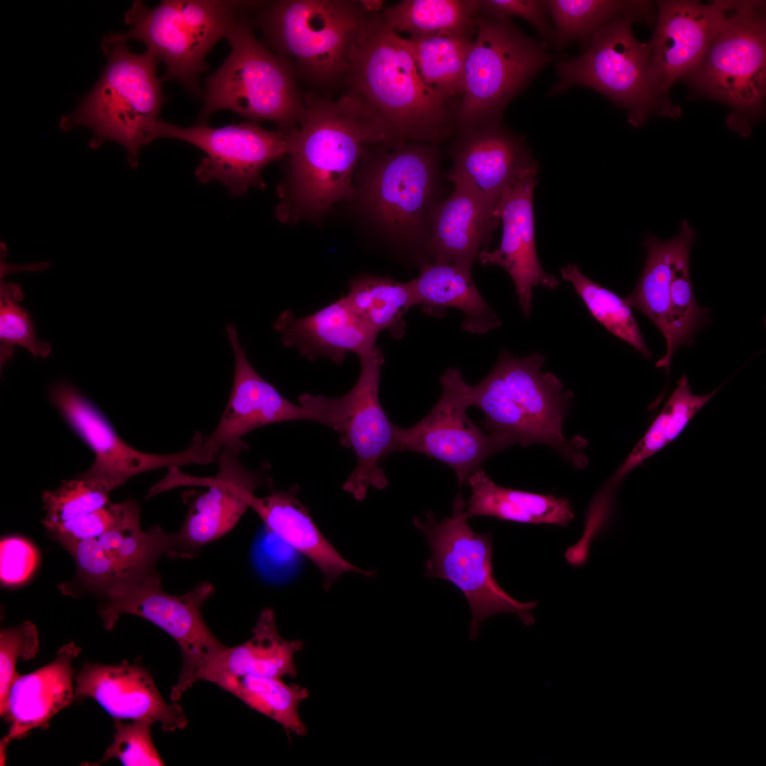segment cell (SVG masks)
Listing matches in <instances>:
<instances>
[{"label":"cell","mask_w":766,"mask_h":766,"mask_svg":"<svg viewBox=\"0 0 766 766\" xmlns=\"http://www.w3.org/2000/svg\"><path fill=\"white\" fill-rule=\"evenodd\" d=\"M348 96L380 143L437 145L453 131V101L423 80L401 36L373 14L350 52L343 76Z\"/></svg>","instance_id":"1"},{"label":"cell","mask_w":766,"mask_h":766,"mask_svg":"<svg viewBox=\"0 0 766 766\" xmlns=\"http://www.w3.org/2000/svg\"><path fill=\"white\" fill-rule=\"evenodd\" d=\"M288 157L277 192L278 221L320 223L341 201H348L366 145L379 138L346 96L310 97L298 127L289 133Z\"/></svg>","instance_id":"2"},{"label":"cell","mask_w":766,"mask_h":766,"mask_svg":"<svg viewBox=\"0 0 766 766\" xmlns=\"http://www.w3.org/2000/svg\"><path fill=\"white\" fill-rule=\"evenodd\" d=\"M435 145L368 144L350 199L365 225L396 245L425 254L435 211L443 199Z\"/></svg>","instance_id":"3"},{"label":"cell","mask_w":766,"mask_h":766,"mask_svg":"<svg viewBox=\"0 0 766 766\" xmlns=\"http://www.w3.org/2000/svg\"><path fill=\"white\" fill-rule=\"evenodd\" d=\"M545 360L539 353L516 357L502 351L492 371L468 386L470 406L483 412L480 423L489 433L523 446L547 445L582 469L587 464L586 441L570 440L562 430L572 396L556 375L542 372Z\"/></svg>","instance_id":"4"},{"label":"cell","mask_w":766,"mask_h":766,"mask_svg":"<svg viewBox=\"0 0 766 766\" xmlns=\"http://www.w3.org/2000/svg\"><path fill=\"white\" fill-rule=\"evenodd\" d=\"M101 49L107 62L98 81L76 109L60 118V128H89L92 149L106 141L121 145L128 164L136 168L142 147L152 142L153 127L167 100L156 74L160 62L148 50L132 52L126 42L115 39L111 32L103 38Z\"/></svg>","instance_id":"5"},{"label":"cell","mask_w":766,"mask_h":766,"mask_svg":"<svg viewBox=\"0 0 766 766\" xmlns=\"http://www.w3.org/2000/svg\"><path fill=\"white\" fill-rule=\"evenodd\" d=\"M248 12L226 37L229 55L204 80V102L198 123H206L217 111L228 110L252 122H273L279 131L289 133L303 118L305 101L295 84L288 59L272 52L257 39Z\"/></svg>","instance_id":"6"},{"label":"cell","mask_w":766,"mask_h":766,"mask_svg":"<svg viewBox=\"0 0 766 766\" xmlns=\"http://www.w3.org/2000/svg\"><path fill=\"white\" fill-rule=\"evenodd\" d=\"M254 1L164 0L154 8L135 1L125 13L130 26L118 40L145 44L165 65L162 82L175 80L192 94H201L199 77L207 70V54L226 38Z\"/></svg>","instance_id":"7"},{"label":"cell","mask_w":766,"mask_h":766,"mask_svg":"<svg viewBox=\"0 0 766 766\" xmlns=\"http://www.w3.org/2000/svg\"><path fill=\"white\" fill-rule=\"evenodd\" d=\"M252 10L267 44L321 84L344 76L351 49L372 15L360 1L350 0L255 1Z\"/></svg>","instance_id":"8"},{"label":"cell","mask_w":766,"mask_h":766,"mask_svg":"<svg viewBox=\"0 0 766 766\" xmlns=\"http://www.w3.org/2000/svg\"><path fill=\"white\" fill-rule=\"evenodd\" d=\"M723 22L699 66L686 76L694 93L731 109L728 126L743 137L762 108L766 92L765 2L726 1Z\"/></svg>","instance_id":"9"},{"label":"cell","mask_w":766,"mask_h":766,"mask_svg":"<svg viewBox=\"0 0 766 766\" xmlns=\"http://www.w3.org/2000/svg\"><path fill=\"white\" fill-rule=\"evenodd\" d=\"M475 34L455 114L460 130L499 123L509 102L552 59L545 44L526 36L509 18L479 12Z\"/></svg>","instance_id":"10"},{"label":"cell","mask_w":766,"mask_h":766,"mask_svg":"<svg viewBox=\"0 0 766 766\" xmlns=\"http://www.w3.org/2000/svg\"><path fill=\"white\" fill-rule=\"evenodd\" d=\"M213 593V585L203 581L182 595L170 594L163 590L160 575L155 572L113 586L100 596L99 613L106 630L113 628L121 615L133 614L158 626L177 642L183 659L170 693L172 701H177L201 680L206 668L226 648L201 614L203 604Z\"/></svg>","instance_id":"11"},{"label":"cell","mask_w":766,"mask_h":766,"mask_svg":"<svg viewBox=\"0 0 766 766\" xmlns=\"http://www.w3.org/2000/svg\"><path fill=\"white\" fill-rule=\"evenodd\" d=\"M465 501L458 493L453 514L436 521L432 511L425 519L413 518L414 526L426 536L431 554L425 567L428 577L446 579L465 595L472 613L470 638L474 640L482 622L494 615L513 613L527 626L535 623L531 611L537 602H521L496 582L492 571L491 535L479 534L464 516Z\"/></svg>","instance_id":"12"},{"label":"cell","mask_w":766,"mask_h":766,"mask_svg":"<svg viewBox=\"0 0 766 766\" xmlns=\"http://www.w3.org/2000/svg\"><path fill=\"white\" fill-rule=\"evenodd\" d=\"M360 360V374L353 387L338 397L304 394L298 401L310 421L340 434V445L353 450L356 466L343 485L357 501L370 487L383 489L388 480L381 463L394 452L396 425L388 418L379 399L382 366L380 348Z\"/></svg>","instance_id":"13"},{"label":"cell","mask_w":766,"mask_h":766,"mask_svg":"<svg viewBox=\"0 0 766 766\" xmlns=\"http://www.w3.org/2000/svg\"><path fill=\"white\" fill-rule=\"evenodd\" d=\"M638 18L627 15L610 22L589 40L585 51L557 65L558 92L573 85L598 91L628 111L638 127L660 107L649 82L650 42H639L632 30Z\"/></svg>","instance_id":"14"},{"label":"cell","mask_w":766,"mask_h":766,"mask_svg":"<svg viewBox=\"0 0 766 766\" xmlns=\"http://www.w3.org/2000/svg\"><path fill=\"white\" fill-rule=\"evenodd\" d=\"M440 382L441 395L424 418L408 428L396 426L394 452H416L443 462L462 486L482 470L488 457L516 443L485 433L468 418L469 384L459 369L447 370Z\"/></svg>","instance_id":"15"},{"label":"cell","mask_w":766,"mask_h":766,"mask_svg":"<svg viewBox=\"0 0 766 766\" xmlns=\"http://www.w3.org/2000/svg\"><path fill=\"white\" fill-rule=\"evenodd\" d=\"M152 138L177 139L201 149L206 156L196 170L198 180L218 181L234 196L243 195L252 187L263 189L262 170L285 157L289 145V133L268 131L255 122L218 128L198 123L183 128L160 120Z\"/></svg>","instance_id":"16"},{"label":"cell","mask_w":766,"mask_h":766,"mask_svg":"<svg viewBox=\"0 0 766 766\" xmlns=\"http://www.w3.org/2000/svg\"><path fill=\"white\" fill-rule=\"evenodd\" d=\"M54 404L92 448L95 460L79 477L109 491L121 487L130 478L162 467L191 464L206 465L217 455L206 445L204 435L196 432L190 445L171 454L138 451L122 440L94 406L74 387L57 383L50 389Z\"/></svg>","instance_id":"17"},{"label":"cell","mask_w":766,"mask_h":766,"mask_svg":"<svg viewBox=\"0 0 766 766\" xmlns=\"http://www.w3.org/2000/svg\"><path fill=\"white\" fill-rule=\"evenodd\" d=\"M652 39L649 82L660 114L679 117L667 96L672 84L693 72L705 57L726 15V1H658Z\"/></svg>","instance_id":"18"},{"label":"cell","mask_w":766,"mask_h":766,"mask_svg":"<svg viewBox=\"0 0 766 766\" xmlns=\"http://www.w3.org/2000/svg\"><path fill=\"white\" fill-rule=\"evenodd\" d=\"M247 448L243 441L222 448L217 474L196 481L208 489L184 493L187 513L180 529L172 533L171 557L192 558L203 546L226 535L250 508L256 489L270 483L262 472L240 462V454Z\"/></svg>","instance_id":"19"},{"label":"cell","mask_w":766,"mask_h":766,"mask_svg":"<svg viewBox=\"0 0 766 766\" xmlns=\"http://www.w3.org/2000/svg\"><path fill=\"white\" fill-rule=\"evenodd\" d=\"M537 172L536 165L505 190L498 203L503 227L499 246L493 251L482 250L477 257L482 265H499L509 274L526 317L531 313L534 287L553 290L559 285V280L543 269L536 252L533 201Z\"/></svg>","instance_id":"20"},{"label":"cell","mask_w":766,"mask_h":766,"mask_svg":"<svg viewBox=\"0 0 766 766\" xmlns=\"http://www.w3.org/2000/svg\"><path fill=\"white\" fill-rule=\"evenodd\" d=\"M75 699L92 698L119 719H144L160 723L163 731L187 727L188 719L176 701L168 704L149 672L139 662L87 663L74 674Z\"/></svg>","instance_id":"21"},{"label":"cell","mask_w":766,"mask_h":766,"mask_svg":"<svg viewBox=\"0 0 766 766\" xmlns=\"http://www.w3.org/2000/svg\"><path fill=\"white\" fill-rule=\"evenodd\" d=\"M447 178L498 204L505 190L536 165L523 139L499 123L460 130Z\"/></svg>","instance_id":"22"},{"label":"cell","mask_w":766,"mask_h":766,"mask_svg":"<svg viewBox=\"0 0 766 766\" xmlns=\"http://www.w3.org/2000/svg\"><path fill=\"white\" fill-rule=\"evenodd\" d=\"M226 331L235 353L233 387L217 426L204 436L207 446L217 455L222 448L242 442L243 436L262 426L310 421L301 405L288 401L255 371L240 344L235 326L228 323Z\"/></svg>","instance_id":"23"},{"label":"cell","mask_w":766,"mask_h":766,"mask_svg":"<svg viewBox=\"0 0 766 766\" xmlns=\"http://www.w3.org/2000/svg\"><path fill=\"white\" fill-rule=\"evenodd\" d=\"M81 651L74 642H70L57 650L50 663L20 675L13 684L4 718L9 728L0 741L1 765H5L11 741L26 737L34 728L48 729L52 718L75 699L72 664Z\"/></svg>","instance_id":"24"},{"label":"cell","mask_w":766,"mask_h":766,"mask_svg":"<svg viewBox=\"0 0 766 766\" xmlns=\"http://www.w3.org/2000/svg\"><path fill=\"white\" fill-rule=\"evenodd\" d=\"M453 185L435 211L425 255L431 262L452 263L472 272L474 260L501 222L498 204Z\"/></svg>","instance_id":"25"},{"label":"cell","mask_w":766,"mask_h":766,"mask_svg":"<svg viewBox=\"0 0 766 766\" xmlns=\"http://www.w3.org/2000/svg\"><path fill=\"white\" fill-rule=\"evenodd\" d=\"M274 329L286 346L296 348L310 360L326 358L340 365L350 353L362 358L377 349L378 333L355 314L345 296L304 317L284 311L274 322Z\"/></svg>","instance_id":"26"},{"label":"cell","mask_w":766,"mask_h":766,"mask_svg":"<svg viewBox=\"0 0 766 766\" xmlns=\"http://www.w3.org/2000/svg\"><path fill=\"white\" fill-rule=\"evenodd\" d=\"M299 486L287 491L272 489L264 497H252L250 508L260 516L265 528L290 548L311 560L324 577L329 589L343 573L359 572L374 576L345 560L319 531L308 509L299 500Z\"/></svg>","instance_id":"27"},{"label":"cell","mask_w":766,"mask_h":766,"mask_svg":"<svg viewBox=\"0 0 766 766\" xmlns=\"http://www.w3.org/2000/svg\"><path fill=\"white\" fill-rule=\"evenodd\" d=\"M302 648L301 641L288 640L279 635L273 610L265 608L252 637L239 645L226 646L204 671L201 680L214 683L229 676L295 677V655Z\"/></svg>","instance_id":"28"},{"label":"cell","mask_w":766,"mask_h":766,"mask_svg":"<svg viewBox=\"0 0 766 766\" xmlns=\"http://www.w3.org/2000/svg\"><path fill=\"white\" fill-rule=\"evenodd\" d=\"M416 305L425 311L453 307L462 311V328L484 334L501 325V320L480 295L471 272L452 263L423 264L419 275L410 281Z\"/></svg>","instance_id":"29"},{"label":"cell","mask_w":766,"mask_h":766,"mask_svg":"<svg viewBox=\"0 0 766 766\" xmlns=\"http://www.w3.org/2000/svg\"><path fill=\"white\" fill-rule=\"evenodd\" d=\"M467 485L471 489L464 511L467 519L484 516L521 523L566 526L574 517L567 499L499 486L483 470L472 476Z\"/></svg>","instance_id":"30"},{"label":"cell","mask_w":766,"mask_h":766,"mask_svg":"<svg viewBox=\"0 0 766 766\" xmlns=\"http://www.w3.org/2000/svg\"><path fill=\"white\" fill-rule=\"evenodd\" d=\"M479 11V0H404L379 15L398 33H407L412 38L474 37Z\"/></svg>","instance_id":"31"},{"label":"cell","mask_w":766,"mask_h":766,"mask_svg":"<svg viewBox=\"0 0 766 766\" xmlns=\"http://www.w3.org/2000/svg\"><path fill=\"white\" fill-rule=\"evenodd\" d=\"M345 298L355 314L371 329L379 333L389 330L400 338L404 333L403 316L416 305L411 282H401L391 278L362 274L348 282Z\"/></svg>","instance_id":"32"},{"label":"cell","mask_w":766,"mask_h":766,"mask_svg":"<svg viewBox=\"0 0 766 766\" xmlns=\"http://www.w3.org/2000/svg\"><path fill=\"white\" fill-rule=\"evenodd\" d=\"M213 684L281 725L287 733L307 735L299 714L300 704L309 696L306 687L288 684L282 678L255 676L224 677Z\"/></svg>","instance_id":"33"},{"label":"cell","mask_w":766,"mask_h":766,"mask_svg":"<svg viewBox=\"0 0 766 766\" xmlns=\"http://www.w3.org/2000/svg\"><path fill=\"white\" fill-rule=\"evenodd\" d=\"M473 40L467 35L401 37L424 82L451 101L462 96L465 61Z\"/></svg>","instance_id":"34"},{"label":"cell","mask_w":766,"mask_h":766,"mask_svg":"<svg viewBox=\"0 0 766 766\" xmlns=\"http://www.w3.org/2000/svg\"><path fill=\"white\" fill-rule=\"evenodd\" d=\"M680 239L679 233L667 240L653 235L645 240L647 255L642 274L623 299L630 308L638 309L654 323L664 335L667 348L671 342L669 285Z\"/></svg>","instance_id":"35"},{"label":"cell","mask_w":766,"mask_h":766,"mask_svg":"<svg viewBox=\"0 0 766 766\" xmlns=\"http://www.w3.org/2000/svg\"><path fill=\"white\" fill-rule=\"evenodd\" d=\"M549 13L555 23L557 46L589 40L595 33L618 18L632 15L652 21L650 4L645 1L550 0Z\"/></svg>","instance_id":"36"},{"label":"cell","mask_w":766,"mask_h":766,"mask_svg":"<svg viewBox=\"0 0 766 766\" xmlns=\"http://www.w3.org/2000/svg\"><path fill=\"white\" fill-rule=\"evenodd\" d=\"M679 233L681 239L669 285L671 342L666 354L656 363L657 367L665 368L667 374L674 353L681 345L691 343L706 310L697 304L690 280L689 254L696 234L687 221H682Z\"/></svg>","instance_id":"37"},{"label":"cell","mask_w":766,"mask_h":766,"mask_svg":"<svg viewBox=\"0 0 766 766\" xmlns=\"http://www.w3.org/2000/svg\"><path fill=\"white\" fill-rule=\"evenodd\" d=\"M560 274L572 284L596 321L644 357H650L631 309L623 299L589 279L574 265H567L560 270Z\"/></svg>","instance_id":"38"},{"label":"cell","mask_w":766,"mask_h":766,"mask_svg":"<svg viewBox=\"0 0 766 766\" xmlns=\"http://www.w3.org/2000/svg\"><path fill=\"white\" fill-rule=\"evenodd\" d=\"M23 296L18 284L0 283V365L2 368L11 362L16 346L26 348L33 356L47 357L51 344L38 339L35 324L28 312L19 303Z\"/></svg>","instance_id":"39"},{"label":"cell","mask_w":766,"mask_h":766,"mask_svg":"<svg viewBox=\"0 0 766 766\" xmlns=\"http://www.w3.org/2000/svg\"><path fill=\"white\" fill-rule=\"evenodd\" d=\"M111 492L87 479L64 481L59 488L43 493L46 514L42 521L48 532L62 523L106 506Z\"/></svg>","instance_id":"40"},{"label":"cell","mask_w":766,"mask_h":766,"mask_svg":"<svg viewBox=\"0 0 766 766\" xmlns=\"http://www.w3.org/2000/svg\"><path fill=\"white\" fill-rule=\"evenodd\" d=\"M154 723L135 719L130 723L114 718L113 743L107 748L99 764L111 758L119 760L123 765H165L151 737Z\"/></svg>","instance_id":"41"},{"label":"cell","mask_w":766,"mask_h":766,"mask_svg":"<svg viewBox=\"0 0 766 766\" xmlns=\"http://www.w3.org/2000/svg\"><path fill=\"white\" fill-rule=\"evenodd\" d=\"M73 557L76 579L84 589L99 596L115 584L125 581L118 566L109 557L96 538L60 543Z\"/></svg>","instance_id":"42"},{"label":"cell","mask_w":766,"mask_h":766,"mask_svg":"<svg viewBox=\"0 0 766 766\" xmlns=\"http://www.w3.org/2000/svg\"><path fill=\"white\" fill-rule=\"evenodd\" d=\"M40 649L38 633L30 621L0 632V716L6 715L10 689L21 675L16 670L18 660L33 659Z\"/></svg>","instance_id":"43"},{"label":"cell","mask_w":766,"mask_h":766,"mask_svg":"<svg viewBox=\"0 0 766 766\" xmlns=\"http://www.w3.org/2000/svg\"><path fill=\"white\" fill-rule=\"evenodd\" d=\"M126 506V501L106 506L89 514L70 519L49 531L52 539L60 543L97 538L118 521Z\"/></svg>","instance_id":"44"},{"label":"cell","mask_w":766,"mask_h":766,"mask_svg":"<svg viewBox=\"0 0 766 766\" xmlns=\"http://www.w3.org/2000/svg\"><path fill=\"white\" fill-rule=\"evenodd\" d=\"M35 546L18 536L4 538L0 543V579L1 584L15 587L26 582L38 565Z\"/></svg>","instance_id":"45"},{"label":"cell","mask_w":766,"mask_h":766,"mask_svg":"<svg viewBox=\"0 0 766 766\" xmlns=\"http://www.w3.org/2000/svg\"><path fill=\"white\" fill-rule=\"evenodd\" d=\"M479 12L493 19H509L518 16L531 24L545 40L555 38L554 28L548 20L547 1L538 0H480Z\"/></svg>","instance_id":"46"},{"label":"cell","mask_w":766,"mask_h":766,"mask_svg":"<svg viewBox=\"0 0 766 766\" xmlns=\"http://www.w3.org/2000/svg\"><path fill=\"white\" fill-rule=\"evenodd\" d=\"M668 418L667 410L664 406L643 437L609 479L604 490L611 492L629 472L669 443L667 440Z\"/></svg>","instance_id":"47"},{"label":"cell","mask_w":766,"mask_h":766,"mask_svg":"<svg viewBox=\"0 0 766 766\" xmlns=\"http://www.w3.org/2000/svg\"><path fill=\"white\" fill-rule=\"evenodd\" d=\"M721 387L705 395H695L690 390L686 375L677 381V387L665 407L668 412L667 440L670 443L684 429L691 418Z\"/></svg>","instance_id":"48"}]
</instances>
